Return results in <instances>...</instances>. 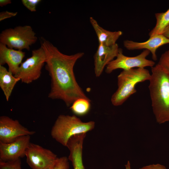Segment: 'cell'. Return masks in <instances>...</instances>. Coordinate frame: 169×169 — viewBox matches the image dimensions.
<instances>
[{"mask_svg":"<svg viewBox=\"0 0 169 169\" xmlns=\"http://www.w3.org/2000/svg\"><path fill=\"white\" fill-rule=\"evenodd\" d=\"M40 43L46 55L45 69L51 78L48 97L62 100L68 107L79 98H89L77 83L74 72L76 63L84 53L67 55L43 37Z\"/></svg>","mask_w":169,"mask_h":169,"instance_id":"obj_1","label":"cell"},{"mask_svg":"<svg viewBox=\"0 0 169 169\" xmlns=\"http://www.w3.org/2000/svg\"><path fill=\"white\" fill-rule=\"evenodd\" d=\"M149 89L156 122L169 121V74L157 64L151 68Z\"/></svg>","mask_w":169,"mask_h":169,"instance_id":"obj_2","label":"cell"},{"mask_svg":"<svg viewBox=\"0 0 169 169\" xmlns=\"http://www.w3.org/2000/svg\"><path fill=\"white\" fill-rule=\"evenodd\" d=\"M151 74L145 68H136L123 70L117 76L118 88L111 96V101L115 106L121 105L136 92L138 83L149 80Z\"/></svg>","mask_w":169,"mask_h":169,"instance_id":"obj_3","label":"cell"},{"mask_svg":"<svg viewBox=\"0 0 169 169\" xmlns=\"http://www.w3.org/2000/svg\"><path fill=\"white\" fill-rule=\"evenodd\" d=\"M95 122H84L76 115H60L59 116L51 131L52 138L66 146L69 140L76 135L86 133L95 128Z\"/></svg>","mask_w":169,"mask_h":169,"instance_id":"obj_4","label":"cell"},{"mask_svg":"<svg viewBox=\"0 0 169 169\" xmlns=\"http://www.w3.org/2000/svg\"><path fill=\"white\" fill-rule=\"evenodd\" d=\"M38 38L29 25L19 26L6 29L0 34V43L8 48L22 51L29 50L30 47L37 41Z\"/></svg>","mask_w":169,"mask_h":169,"instance_id":"obj_5","label":"cell"},{"mask_svg":"<svg viewBox=\"0 0 169 169\" xmlns=\"http://www.w3.org/2000/svg\"><path fill=\"white\" fill-rule=\"evenodd\" d=\"M46 59L44 50L41 46L32 50L31 56L22 63L18 73L14 76L27 84L37 80L41 76Z\"/></svg>","mask_w":169,"mask_h":169,"instance_id":"obj_6","label":"cell"},{"mask_svg":"<svg viewBox=\"0 0 169 169\" xmlns=\"http://www.w3.org/2000/svg\"><path fill=\"white\" fill-rule=\"evenodd\" d=\"M25 156L27 162L32 169H53L59 158L50 150L31 142Z\"/></svg>","mask_w":169,"mask_h":169,"instance_id":"obj_7","label":"cell"},{"mask_svg":"<svg viewBox=\"0 0 169 169\" xmlns=\"http://www.w3.org/2000/svg\"><path fill=\"white\" fill-rule=\"evenodd\" d=\"M150 53L149 50H144L136 56L129 57L124 55L122 50L120 49L115 59L111 61L106 67L105 71L107 74H110L118 69L127 70L136 68H145L147 67L151 68L154 66L155 62L146 59Z\"/></svg>","mask_w":169,"mask_h":169,"instance_id":"obj_8","label":"cell"},{"mask_svg":"<svg viewBox=\"0 0 169 169\" xmlns=\"http://www.w3.org/2000/svg\"><path fill=\"white\" fill-rule=\"evenodd\" d=\"M35 132L23 126L17 120L6 116L0 117V142L9 143L23 136L32 135Z\"/></svg>","mask_w":169,"mask_h":169,"instance_id":"obj_9","label":"cell"},{"mask_svg":"<svg viewBox=\"0 0 169 169\" xmlns=\"http://www.w3.org/2000/svg\"><path fill=\"white\" fill-rule=\"evenodd\" d=\"M30 136H20L9 143L0 142V161L17 160L25 156L26 151L30 142Z\"/></svg>","mask_w":169,"mask_h":169,"instance_id":"obj_10","label":"cell"},{"mask_svg":"<svg viewBox=\"0 0 169 169\" xmlns=\"http://www.w3.org/2000/svg\"><path fill=\"white\" fill-rule=\"evenodd\" d=\"M120 49L117 44L110 46L99 44L94 56V71L96 77H100L104 68L116 57Z\"/></svg>","mask_w":169,"mask_h":169,"instance_id":"obj_11","label":"cell"},{"mask_svg":"<svg viewBox=\"0 0 169 169\" xmlns=\"http://www.w3.org/2000/svg\"><path fill=\"white\" fill-rule=\"evenodd\" d=\"M168 44H169V39L162 34L150 37L147 40L144 42H137L129 40H126L123 42L124 47L128 50L145 49L149 50L151 53L152 59L154 61L157 59V49L161 46Z\"/></svg>","mask_w":169,"mask_h":169,"instance_id":"obj_12","label":"cell"},{"mask_svg":"<svg viewBox=\"0 0 169 169\" xmlns=\"http://www.w3.org/2000/svg\"><path fill=\"white\" fill-rule=\"evenodd\" d=\"M25 56V53L22 51L9 48L0 43V65L7 64L8 70L14 76L18 73Z\"/></svg>","mask_w":169,"mask_h":169,"instance_id":"obj_13","label":"cell"},{"mask_svg":"<svg viewBox=\"0 0 169 169\" xmlns=\"http://www.w3.org/2000/svg\"><path fill=\"white\" fill-rule=\"evenodd\" d=\"M86 133L73 136L69 140L66 146L70 153L68 159L72 163L73 169H85L82 159L83 146Z\"/></svg>","mask_w":169,"mask_h":169,"instance_id":"obj_14","label":"cell"},{"mask_svg":"<svg viewBox=\"0 0 169 169\" xmlns=\"http://www.w3.org/2000/svg\"><path fill=\"white\" fill-rule=\"evenodd\" d=\"M90 21L97 35L99 44L107 46L114 45L122 34L120 31H111L103 28L92 17H90Z\"/></svg>","mask_w":169,"mask_h":169,"instance_id":"obj_15","label":"cell"},{"mask_svg":"<svg viewBox=\"0 0 169 169\" xmlns=\"http://www.w3.org/2000/svg\"><path fill=\"white\" fill-rule=\"evenodd\" d=\"M20 79L15 76L3 66L0 65V87L8 101L17 83Z\"/></svg>","mask_w":169,"mask_h":169,"instance_id":"obj_16","label":"cell"},{"mask_svg":"<svg viewBox=\"0 0 169 169\" xmlns=\"http://www.w3.org/2000/svg\"><path fill=\"white\" fill-rule=\"evenodd\" d=\"M156 24L150 32V37L158 34H162L169 26V8L164 12L155 14Z\"/></svg>","mask_w":169,"mask_h":169,"instance_id":"obj_17","label":"cell"},{"mask_svg":"<svg viewBox=\"0 0 169 169\" xmlns=\"http://www.w3.org/2000/svg\"><path fill=\"white\" fill-rule=\"evenodd\" d=\"M90 102L89 98H79L73 103L70 108L75 115L83 116L89 112L91 108Z\"/></svg>","mask_w":169,"mask_h":169,"instance_id":"obj_18","label":"cell"},{"mask_svg":"<svg viewBox=\"0 0 169 169\" xmlns=\"http://www.w3.org/2000/svg\"><path fill=\"white\" fill-rule=\"evenodd\" d=\"M0 169H22L20 159L8 161H0Z\"/></svg>","mask_w":169,"mask_h":169,"instance_id":"obj_19","label":"cell"},{"mask_svg":"<svg viewBox=\"0 0 169 169\" xmlns=\"http://www.w3.org/2000/svg\"><path fill=\"white\" fill-rule=\"evenodd\" d=\"M157 64L169 74V49L162 54Z\"/></svg>","mask_w":169,"mask_h":169,"instance_id":"obj_20","label":"cell"},{"mask_svg":"<svg viewBox=\"0 0 169 169\" xmlns=\"http://www.w3.org/2000/svg\"><path fill=\"white\" fill-rule=\"evenodd\" d=\"M68 158L63 156L59 158L53 169H69V165Z\"/></svg>","mask_w":169,"mask_h":169,"instance_id":"obj_21","label":"cell"},{"mask_svg":"<svg viewBox=\"0 0 169 169\" xmlns=\"http://www.w3.org/2000/svg\"><path fill=\"white\" fill-rule=\"evenodd\" d=\"M23 5L31 12H34L36 11L37 5L41 1L40 0H22Z\"/></svg>","mask_w":169,"mask_h":169,"instance_id":"obj_22","label":"cell"},{"mask_svg":"<svg viewBox=\"0 0 169 169\" xmlns=\"http://www.w3.org/2000/svg\"><path fill=\"white\" fill-rule=\"evenodd\" d=\"M17 12H13L7 11H3L0 13V21L16 16Z\"/></svg>","mask_w":169,"mask_h":169,"instance_id":"obj_23","label":"cell"},{"mask_svg":"<svg viewBox=\"0 0 169 169\" xmlns=\"http://www.w3.org/2000/svg\"><path fill=\"white\" fill-rule=\"evenodd\" d=\"M140 169H166L164 166L159 164H153L146 166Z\"/></svg>","mask_w":169,"mask_h":169,"instance_id":"obj_24","label":"cell"},{"mask_svg":"<svg viewBox=\"0 0 169 169\" xmlns=\"http://www.w3.org/2000/svg\"><path fill=\"white\" fill-rule=\"evenodd\" d=\"M11 1L10 0H0V6L3 7L8 4L11 3Z\"/></svg>","mask_w":169,"mask_h":169,"instance_id":"obj_25","label":"cell"},{"mask_svg":"<svg viewBox=\"0 0 169 169\" xmlns=\"http://www.w3.org/2000/svg\"><path fill=\"white\" fill-rule=\"evenodd\" d=\"M162 34L166 38L169 39V26L166 29Z\"/></svg>","mask_w":169,"mask_h":169,"instance_id":"obj_26","label":"cell"},{"mask_svg":"<svg viewBox=\"0 0 169 169\" xmlns=\"http://www.w3.org/2000/svg\"><path fill=\"white\" fill-rule=\"evenodd\" d=\"M125 169H131V164L130 161H128L127 164L125 165Z\"/></svg>","mask_w":169,"mask_h":169,"instance_id":"obj_27","label":"cell"},{"mask_svg":"<svg viewBox=\"0 0 169 169\" xmlns=\"http://www.w3.org/2000/svg\"></svg>","mask_w":169,"mask_h":169,"instance_id":"obj_28","label":"cell"}]
</instances>
